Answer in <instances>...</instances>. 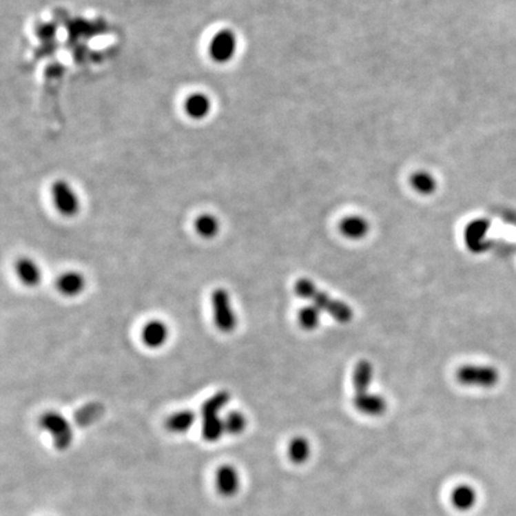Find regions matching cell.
Listing matches in <instances>:
<instances>
[{
  "label": "cell",
  "instance_id": "cell-1",
  "mask_svg": "<svg viewBox=\"0 0 516 516\" xmlns=\"http://www.w3.org/2000/svg\"><path fill=\"white\" fill-rule=\"evenodd\" d=\"M294 291L300 298L310 300L312 305L318 307L320 311H325L340 323H348L353 318V311L349 306L342 301L332 299L327 293L320 292L307 278L299 280L296 283Z\"/></svg>",
  "mask_w": 516,
  "mask_h": 516
},
{
  "label": "cell",
  "instance_id": "cell-2",
  "mask_svg": "<svg viewBox=\"0 0 516 516\" xmlns=\"http://www.w3.org/2000/svg\"><path fill=\"white\" fill-rule=\"evenodd\" d=\"M229 400L231 395L227 391H219L201 406L203 436L208 442H216L225 435L224 417H221V411L229 404Z\"/></svg>",
  "mask_w": 516,
  "mask_h": 516
},
{
  "label": "cell",
  "instance_id": "cell-3",
  "mask_svg": "<svg viewBox=\"0 0 516 516\" xmlns=\"http://www.w3.org/2000/svg\"><path fill=\"white\" fill-rule=\"evenodd\" d=\"M39 426L42 431L50 434L55 448L65 451L72 444L74 437L72 424L63 413L53 410L45 411L39 418Z\"/></svg>",
  "mask_w": 516,
  "mask_h": 516
},
{
  "label": "cell",
  "instance_id": "cell-4",
  "mask_svg": "<svg viewBox=\"0 0 516 516\" xmlns=\"http://www.w3.org/2000/svg\"><path fill=\"white\" fill-rule=\"evenodd\" d=\"M213 322L223 333H231L237 328V316L234 312L229 293L225 288H216L211 296Z\"/></svg>",
  "mask_w": 516,
  "mask_h": 516
},
{
  "label": "cell",
  "instance_id": "cell-5",
  "mask_svg": "<svg viewBox=\"0 0 516 516\" xmlns=\"http://www.w3.org/2000/svg\"><path fill=\"white\" fill-rule=\"evenodd\" d=\"M50 195L55 209L65 218H73L81 211V198L68 180H55L50 188Z\"/></svg>",
  "mask_w": 516,
  "mask_h": 516
},
{
  "label": "cell",
  "instance_id": "cell-6",
  "mask_svg": "<svg viewBox=\"0 0 516 516\" xmlns=\"http://www.w3.org/2000/svg\"><path fill=\"white\" fill-rule=\"evenodd\" d=\"M238 52V39L231 29H221L216 32L208 45L209 58L216 63L224 65L236 56Z\"/></svg>",
  "mask_w": 516,
  "mask_h": 516
},
{
  "label": "cell",
  "instance_id": "cell-7",
  "mask_svg": "<svg viewBox=\"0 0 516 516\" xmlns=\"http://www.w3.org/2000/svg\"><path fill=\"white\" fill-rule=\"evenodd\" d=\"M462 385L477 387H493L498 382V372L490 366H464L457 372Z\"/></svg>",
  "mask_w": 516,
  "mask_h": 516
},
{
  "label": "cell",
  "instance_id": "cell-8",
  "mask_svg": "<svg viewBox=\"0 0 516 516\" xmlns=\"http://www.w3.org/2000/svg\"><path fill=\"white\" fill-rule=\"evenodd\" d=\"M170 337V329L162 319H151L143 325L140 338L145 347L149 349H161L165 346Z\"/></svg>",
  "mask_w": 516,
  "mask_h": 516
},
{
  "label": "cell",
  "instance_id": "cell-9",
  "mask_svg": "<svg viewBox=\"0 0 516 516\" xmlns=\"http://www.w3.org/2000/svg\"><path fill=\"white\" fill-rule=\"evenodd\" d=\"M183 107L187 116L195 121H203L211 115L213 102L208 94L196 91L185 99Z\"/></svg>",
  "mask_w": 516,
  "mask_h": 516
},
{
  "label": "cell",
  "instance_id": "cell-10",
  "mask_svg": "<svg viewBox=\"0 0 516 516\" xmlns=\"http://www.w3.org/2000/svg\"><path fill=\"white\" fill-rule=\"evenodd\" d=\"M216 490L223 496H234L240 488V475L238 470L229 464L219 467L216 473Z\"/></svg>",
  "mask_w": 516,
  "mask_h": 516
},
{
  "label": "cell",
  "instance_id": "cell-11",
  "mask_svg": "<svg viewBox=\"0 0 516 516\" xmlns=\"http://www.w3.org/2000/svg\"><path fill=\"white\" fill-rule=\"evenodd\" d=\"M55 287L61 296L76 298L85 291L86 278L79 271L68 270L56 278Z\"/></svg>",
  "mask_w": 516,
  "mask_h": 516
},
{
  "label": "cell",
  "instance_id": "cell-12",
  "mask_svg": "<svg viewBox=\"0 0 516 516\" xmlns=\"http://www.w3.org/2000/svg\"><path fill=\"white\" fill-rule=\"evenodd\" d=\"M14 273L19 281L27 287H37L42 281V270L40 265L30 257H21L16 260Z\"/></svg>",
  "mask_w": 516,
  "mask_h": 516
},
{
  "label": "cell",
  "instance_id": "cell-13",
  "mask_svg": "<svg viewBox=\"0 0 516 516\" xmlns=\"http://www.w3.org/2000/svg\"><path fill=\"white\" fill-rule=\"evenodd\" d=\"M451 502L459 512H470L478 502V494L472 485H457L451 494Z\"/></svg>",
  "mask_w": 516,
  "mask_h": 516
},
{
  "label": "cell",
  "instance_id": "cell-14",
  "mask_svg": "<svg viewBox=\"0 0 516 516\" xmlns=\"http://www.w3.org/2000/svg\"><path fill=\"white\" fill-rule=\"evenodd\" d=\"M354 405L360 413L373 417L380 416L386 410L385 400L380 395H371L369 392L355 395Z\"/></svg>",
  "mask_w": 516,
  "mask_h": 516
},
{
  "label": "cell",
  "instance_id": "cell-15",
  "mask_svg": "<svg viewBox=\"0 0 516 516\" xmlns=\"http://www.w3.org/2000/svg\"><path fill=\"white\" fill-rule=\"evenodd\" d=\"M196 422V413L193 410H178L171 413L166 418L165 426L167 431L174 434H185L188 433Z\"/></svg>",
  "mask_w": 516,
  "mask_h": 516
},
{
  "label": "cell",
  "instance_id": "cell-16",
  "mask_svg": "<svg viewBox=\"0 0 516 516\" xmlns=\"http://www.w3.org/2000/svg\"><path fill=\"white\" fill-rule=\"evenodd\" d=\"M194 229L203 239H213L220 232V221L214 214L203 213L195 219Z\"/></svg>",
  "mask_w": 516,
  "mask_h": 516
},
{
  "label": "cell",
  "instance_id": "cell-17",
  "mask_svg": "<svg viewBox=\"0 0 516 516\" xmlns=\"http://www.w3.org/2000/svg\"><path fill=\"white\" fill-rule=\"evenodd\" d=\"M369 223L361 216H348L340 224V231L347 238L360 239L369 232Z\"/></svg>",
  "mask_w": 516,
  "mask_h": 516
},
{
  "label": "cell",
  "instance_id": "cell-18",
  "mask_svg": "<svg viewBox=\"0 0 516 516\" xmlns=\"http://www.w3.org/2000/svg\"><path fill=\"white\" fill-rule=\"evenodd\" d=\"M373 378V367L369 361H360L356 364L353 374V385H354L355 395L369 392Z\"/></svg>",
  "mask_w": 516,
  "mask_h": 516
},
{
  "label": "cell",
  "instance_id": "cell-19",
  "mask_svg": "<svg viewBox=\"0 0 516 516\" xmlns=\"http://www.w3.org/2000/svg\"><path fill=\"white\" fill-rule=\"evenodd\" d=\"M311 455V444L302 436H296L288 444V458L296 465L305 464Z\"/></svg>",
  "mask_w": 516,
  "mask_h": 516
},
{
  "label": "cell",
  "instance_id": "cell-20",
  "mask_svg": "<svg viewBox=\"0 0 516 516\" xmlns=\"http://www.w3.org/2000/svg\"><path fill=\"white\" fill-rule=\"evenodd\" d=\"M247 426V417L238 410H232L224 416L225 434L232 436L240 435L245 431Z\"/></svg>",
  "mask_w": 516,
  "mask_h": 516
},
{
  "label": "cell",
  "instance_id": "cell-21",
  "mask_svg": "<svg viewBox=\"0 0 516 516\" xmlns=\"http://www.w3.org/2000/svg\"><path fill=\"white\" fill-rule=\"evenodd\" d=\"M486 229L488 224L484 220L473 221L472 224L468 225L465 232L467 247H470L473 251H480L482 239L484 237Z\"/></svg>",
  "mask_w": 516,
  "mask_h": 516
},
{
  "label": "cell",
  "instance_id": "cell-22",
  "mask_svg": "<svg viewBox=\"0 0 516 516\" xmlns=\"http://www.w3.org/2000/svg\"><path fill=\"white\" fill-rule=\"evenodd\" d=\"M411 185L417 193L429 195V194L435 192L436 180L431 174L422 171V172H417L413 176Z\"/></svg>",
  "mask_w": 516,
  "mask_h": 516
},
{
  "label": "cell",
  "instance_id": "cell-23",
  "mask_svg": "<svg viewBox=\"0 0 516 516\" xmlns=\"http://www.w3.org/2000/svg\"><path fill=\"white\" fill-rule=\"evenodd\" d=\"M320 322V310L314 305L306 306L299 312V323L305 330H314Z\"/></svg>",
  "mask_w": 516,
  "mask_h": 516
},
{
  "label": "cell",
  "instance_id": "cell-24",
  "mask_svg": "<svg viewBox=\"0 0 516 516\" xmlns=\"http://www.w3.org/2000/svg\"><path fill=\"white\" fill-rule=\"evenodd\" d=\"M102 411H103L102 405L97 404V403L85 405L84 408L78 411V420L84 424H89L96 421Z\"/></svg>",
  "mask_w": 516,
  "mask_h": 516
}]
</instances>
